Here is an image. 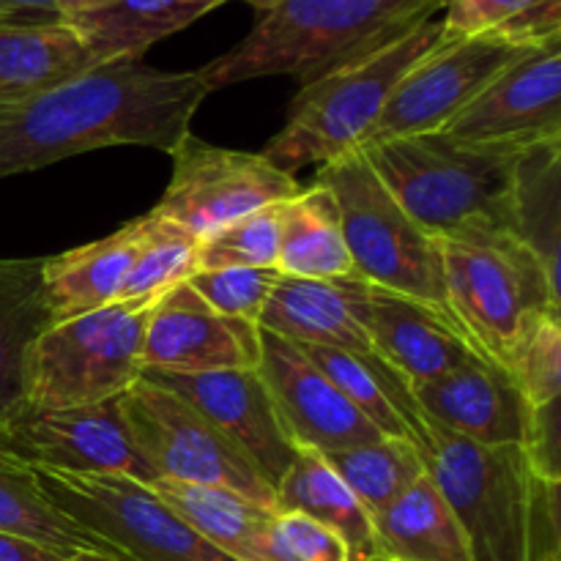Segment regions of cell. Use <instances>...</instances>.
I'll return each mask as SVG.
<instances>
[{
	"label": "cell",
	"instance_id": "cell-17",
	"mask_svg": "<svg viewBox=\"0 0 561 561\" xmlns=\"http://www.w3.org/2000/svg\"><path fill=\"white\" fill-rule=\"evenodd\" d=\"M159 387H168L201 411L236 453L272 488L279 485L299 447L285 431L266 383L257 370H219L201 376H164L142 373Z\"/></svg>",
	"mask_w": 561,
	"mask_h": 561
},
{
	"label": "cell",
	"instance_id": "cell-7",
	"mask_svg": "<svg viewBox=\"0 0 561 561\" xmlns=\"http://www.w3.org/2000/svg\"><path fill=\"white\" fill-rule=\"evenodd\" d=\"M444 288L455 323L482 356L504 365L535 318L559 312V283L510 233L442 241Z\"/></svg>",
	"mask_w": 561,
	"mask_h": 561
},
{
	"label": "cell",
	"instance_id": "cell-37",
	"mask_svg": "<svg viewBox=\"0 0 561 561\" xmlns=\"http://www.w3.org/2000/svg\"><path fill=\"white\" fill-rule=\"evenodd\" d=\"M279 279L277 268H201L186 279L192 290L206 301L219 316L236 318V321L255 323L266 307L268 294Z\"/></svg>",
	"mask_w": 561,
	"mask_h": 561
},
{
	"label": "cell",
	"instance_id": "cell-20",
	"mask_svg": "<svg viewBox=\"0 0 561 561\" xmlns=\"http://www.w3.org/2000/svg\"><path fill=\"white\" fill-rule=\"evenodd\" d=\"M367 329L376 354L411 387L436 381L474 356H482L463 329L447 316L425 301L378 285H370Z\"/></svg>",
	"mask_w": 561,
	"mask_h": 561
},
{
	"label": "cell",
	"instance_id": "cell-26",
	"mask_svg": "<svg viewBox=\"0 0 561 561\" xmlns=\"http://www.w3.org/2000/svg\"><path fill=\"white\" fill-rule=\"evenodd\" d=\"M373 526L383 561H471L463 526L431 471L373 515Z\"/></svg>",
	"mask_w": 561,
	"mask_h": 561
},
{
	"label": "cell",
	"instance_id": "cell-32",
	"mask_svg": "<svg viewBox=\"0 0 561 561\" xmlns=\"http://www.w3.org/2000/svg\"><path fill=\"white\" fill-rule=\"evenodd\" d=\"M334 474L351 488L362 507L378 515L394 502L405 488L427 474V460L422 449L409 438H387L323 455Z\"/></svg>",
	"mask_w": 561,
	"mask_h": 561
},
{
	"label": "cell",
	"instance_id": "cell-18",
	"mask_svg": "<svg viewBox=\"0 0 561 561\" xmlns=\"http://www.w3.org/2000/svg\"><path fill=\"white\" fill-rule=\"evenodd\" d=\"M411 392L425 420L453 436L480 447H529L535 409L499 362L474 356Z\"/></svg>",
	"mask_w": 561,
	"mask_h": 561
},
{
	"label": "cell",
	"instance_id": "cell-4",
	"mask_svg": "<svg viewBox=\"0 0 561 561\" xmlns=\"http://www.w3.org/2000/svg\"><path fill=\"white\" fill-rule=\"evenodd\" d=\"M524 151L463 146L442 131L362 148L403 211L438 241L515 236V173Z\"/></svg>",
	"mask_w": 561,
	"mask_h": 561
},
{
	"label": "cell",
	"instance_id": "cell-8",
	"mask_svg": "<svg viewBox=\"0 0 561 561\" xmlns=\"http://www.w3.org/2000/svg\"><path fill=\"white\" fill-rule=\"evenodd\" d=\"M153 301H113L49 323L25 359V405L77 409L121 398L142 378V337Z\"/></svg>",
	"mask_w": 561,
	"mask_h": 561
},
{
	"label": "cell",
	"instance_id": "cell-35",
	"mask_svg": "<svg viewBox=\"0 0 561 561\" xmlns=\"http://www.w3.org/2000/svg\"><path fill=\"white\" fill-rule=\"evenodd\" d=\"M279 239H283V203L257 208L201 241L197 272L228 266L277 268Z\"/></svg>",
	"mask_w": 561,
	"mask_h": 561
},
{
	"label": "cell",
	"instance_id": "cell-5",
	"mask_svg": "<svg viewBox=\"0 0 561 561\" xmlns=\"http://www.w3.org/2000/svg\"><path fill=\"white\" fill-rule=\"evenodd\" d=\"M444 36L438 16L398 42L299 88L288 121L268 140L263 157L294 175L310 164H329L370 140L389 96L405 71Z\"/></svg>",
	"mask_w": 561,
	"mask_h": 561
},
{
	"label": "cell",
	"instance_id": "cell-11",
	"mask_svg": "<svg viewBox=\"0 0 561 561\" xmlns=\"http://www.w3.org/2000/svg\"><path fill=\"white\" fill-rule=\"evenodd\" d=\"M170 157L173 175L151 211L184 228L197 241L233 219L277 206L301 192L299 181L274 168L263 153L211 146L192 131L181 137Z\"/></svg>",
	"mask_w": 561,
	"mask_h": 561
},
{
	"label": "cell",
	"instance_id": "cell-16",
	"mask_svg": "<svg viewBox=\"0 0 561 561\" xmlns=\"http://www.w3.org/2000/svg\"><path fill=\"white\" fill-rule=\"evenodd\" d=\"M255 370L296 447L329 455L381 438L290 340L261 329V359Z\"/></svg>",
	"mask_w": 561,
	"mask_h": 561
},
{
	"label": "cell",
	"instance_id": "cell-31",
	"mask_svg": "<svg viewBox=\"0 0 561 561\" xmlns=\"http://www.w3.org/2000/svg\"><path fill=\"white\" fill-rule=\"evenodd\" d=\"M561 140L526 148L515 173V236L540 257L559 283L561 236Z\"/></svg>",
	"mask_w": 561,
	"mask_h": 561
},
{
	"label": "cell",
	"instance_id": "cell-2",
	"mask_svg": "<svg viewBox=\"0 0 561 561\" xmlns=\"http://www.w3.org/2000/svg\"><path fill=\"white\" fill-rule=\"evenodd\" d=\"M442 5L444 0H279L197 77L208 93L277 75L305 88L398 42Z\"/></svg>",
	"mask_w": 561,
	"mask_h": 561
},
{
	"label": "cell",
	"instance_id": "cell-36",
	"mask_svg": "<svg viewBox=\"0 0 561 561\" xmlns=\"http://www.w3.org/2000/svg\"><path fill=\"white\" fill-rule=\"evenodd\" d=\"M510 376L515 378L531 409H546L559 403L561 392V321L559 312H546L529 323L507 362Z\"/></svg>",
	"mask_w": 561,
	"mask_h": 561
},
{
	"label": "cell",
	"instance_id": "cell-40",
	"mask_svg": "<svg viewBox=\"0 0 561 561\" xmlns=\"http://www.w3.org/2000/svg\"><path fill=\"white\" fill-rule=\"evenodd\" d=\"M244 3H250L252 9H257L263 14V11H268L274 3H279V0H244Z\"/></svg>",
	"mask_w": 561,
	"mask_h": 561
},
{
	"label": "cell",
	"instance_id": "cell-39",
	"mask_svg": "<svg viewBox=\"0 0 561 561\" xmlns=\"http://www.w3.org/2000/svg\"><path fill=\"white\" fill-rule=\"evenodd\" d=\"M55 553L0 531V561H53Z\"/></svg>",
	"mask_w": 561,
	"mask_h": 561
},
{
	"label": "cell",
	"instance_id": "cell-9",
	"mask_svg": "<svg viewBox=\"0 0 561 561\" xmlns=\"http://www.w3.org/2000/svg\"><path fill=\"white\" fill-rule=\"evenodd\" d=\"M31 469L49 502L113 548L121 561H236L203 540L142 482Z\"/></svg>",
	"mask_w": 561,
	"mask_h": 561
},
{
	"label": "cell",
	"instance_id": "cell-34",
	"mask_svg": "<svg viewBox=\"0 0 561 561\" xmlns=\"http://www.w3.org/2000/svg\"><path fill=\"white\" fill-rule=\"evenodd\" d=\"M142 244L121 285L118 301H153L197 272L201 241L195 236L153 211L142 214Z\"/></svg>",
	"mask_w": 561,
	"mask_h": 561
},
{
	"label": "cell",
	"instance_id": "cell-24",
	"mask_svg": "<svg viewBox=\"0 0 561 561\" xmlns=\"http://www.w3.org/2000/svg\"><path fill=\"white\" fill-rule=\"evenodd\" d=\"M99 66L96 55L58 16H0V102H22Z\"/></svg>",
	"mask_w": 561,
	"mask_h": 561
},
{
	"label": "cell",
	"instance_id": "cell-19",
	"mask_svg": "<svg viewBox=\"0 0 561 561\" xmlns=\"http://www.w3.org/2000/svg\"><path fill=\"white\" fill-rule=\"evenodd\" d=\"M370 283L354 274L345 279L285 277L274 283L257 327L299 345L378 356L367 329Z\"/></svg>",
	"mask_w": 561,
	"mask_h": 561
},
{
	"label": "cell",
	"instance_id": "cell-12",
	"mask_svg": "<svg viewBox=\"0 0 561 561\" xmlns=\"http://www.w3.org/2000/svg\"><path fill=\"white\" fill-rule=\"evenodd\" d=\"M526 53L531 49L499 36L444 33L442 42L427 49L398 82L365 146L442 131Z\"/></svg>",
	"mask_w": 561,
	"mask_h": 561
},
{
	"label": "cell",
	"instance_id": "cell-22",
	"mask_svg": "<svg viewBox=\"0 0 561 561\" xmlns=\"http://www.w3.org/2000/svg\"><path fill=\"white\" fill-rule=\"evenodd\" d=\"M299 348L381 436L409 438L427 460L433 449L431 422L416 405L411 383L398 370H392L381 356H354L323 345Z\"/></svg>",
	"mask_w": 561,
	"mask_h": 561
},
{
	"label": "cell",
	"instance_id": "cell-23",
	"mask_svg": "<svg viewBox=\"0 0 561 561\" xmlns=\"http://www.w3.org/2000/svg\"><path fill=\"white\" fill-rule=\"evenodd\" d=\"M146 222L131 219L115 233L82 244L77 250L44 257V296L53 323L118 301V290L142 244Z\"/></svg>",
	"mask_w": 561,
	"mask_h": 561
},
{
	"label": "cell",
	"instance_id": "cell-41",
	"mask_svg": "<svg viewBox=\"0 0 561 561\" xmlns=\"http://www.w3.org/2000/svg\"><path fill=\"white\" fill-rule=\"evenodd\" d=\"M542 561H561V553H548V557Z\"/></svg>",
	"mask_w": 561,
	"mask_h": 561
},
{
	"label": "cell",
	"instance_id": "cell-42",
	"mask_svg": "<svg viewBox=\"0 0 561 561\" xmlns=\"http://www.w3.org/2000/svg\"><path fill=\"white\" fill-rule=\"evenodd\" d=\"M53 561H80V559H60V557H55Z\"/></svg>",
	"mask_w": 561,
	"mask_h": 561
},
{
	"label": "cell",
	"instance_id": "cell-3",
	"mask_svg": "<svg viewBox=\"0 0 561 561\" xmlns=\"http://www.w3.org/2000/svg\"><path fill=\"white\" fill-rule=\"evenodd\" d=\"M427 471L463 526L471 561H542L561 553L559 482L524 447H480L431 422Z\"/></svg>",
	"mask_w": 561,
	"mask_h": 561
},
{
	"label": "cell",
	"instance_id": "cell-15",
	"mask_svg": "<svg viewBox=\"0 0 561 561\" xmlns=\"http://www.w3.org/2000/svg\"><path fill=\"white\" fill-rule=\"evenodd\" d=\"M261 327L219 316L186 283L159 296L142 337V373L201 376L255 370Z\"/></svg>",
	"mask_w": 561,
	"mask_h": 561
},
{
	"label": "cell",
	"instance_id": "cell-14",
	"mask_svg": "<svg viewBox=\"0 0 561 561\" xmlns=\"http://www.w3.org/2000/svg\"><path fill=\"white\" fill-rule=\"evenodd\" d=\"M442 135L463 146L518 151L561 140V42L507 66Z\"/></svg>",
	"mask_w": 561,
	"mask_h": 561
},
{
	"label": "cell",
	"instance_id": "cell-1",
	"mask_svg": "<svg viewBox=\"0 0 561 561\" xmlns=\"http://www.w3.org/2000/svg\"><path fill=\"white\" fill-rule=\"evenodd\" d=\"M208 96L197 71L104 60L22 102H0V179L110 146L173 151Z\"/></svg>",
	"mask_w": 561,
	"mask_h": 561
},
{
	"label": "cell",
	"instance_id": "cell-27",
	"mask_svg": "<svg viewBox=\"0 0 561 561\" xmlns=\"http://www.w3.org/2000/svg\"><path fill=\"white\" fill-rule=\"evenodd\" d=\"M0 531L33 542L60 559H113L118 553L66 518L38 485L25 460L0 444Z\"/></svg>",
	"mask_w": 561,
	"mask_h": 561
},
{
	"label": "cell",
	"instance_id": "cell-21",
	"mask_svg": "<svg viewBox=\"0 0 561 561\" xmlns=\"http://www.w3.org/2000/svg\"><path fill=\"white\" fill-rule=\"evenodd\" d=\"M222 3L228 0H60L55 16L104 64L142 58L153 44L184 31Z\"/></svg>",
	"mask_w": 561,
	"mask_h": 561
},
{
	"label": "cell",
	"instance_id": "cell-25",
	"mask_svg": "<svg viewBox=\"0 0 561 561\" xmlns=\"http://www.w3.org/2000/svg\"><path fill=\"white\" fill-rule=\"evenodd\" d=\"M274 513H301L329 526L348 546L351 561H383L373 515L321 453L299 447L290 469L274 488Z\"/></svg>",
	"mask_w": 561,
	"mask_h": 561
},
{
	"label": "cell",
	"instance_id": "cell-6",
	"mask_svg": "<svg viewBox=\"0 0 561 561\" xmlns=\"http://www.w3.org/2000/svg\"><path fill=\"white\" fill-rule=\"evenodd\" d=\"M316 181L337 203L354 272L378 288L425 301L455 323L444 288L442 241L403 211L362 148L321 164Z\"/></svg>",
	"mask_w": 561,
	"mask_h": 561
},
{
	"label": "cell",
	"instance_id": "cell-13",
	"mask_svg": "<svg viewBox=\"0 0 561 561\" xmlns=\"http://www.w3.org/2000/svg\"><path fill=\"white\" fill-rule=\"evenodd\" d=\"M0 444L20 460L66 474L159 480L121 414V398L77 409H31L22 405L3 427Z\"/></svg>",
	"mask_w": 561,
	"mask_h": 561
},
{
	"label": "cell",
	"instance_id": "cell-38",
	"mask_svg": "<svg viewBox=\"0 0 561 561\" xmlns=\"http://www.w3.org/2000/svg\"><path fill=\"white\" fill-rule=\"evenodd\" d=\"M60 0H0V16L9 20H42L55 16Z\"/></svg>",
	"mask_w": 561,
	"mask_h": 561
},
{
	"label": "cell",
	"instance_id": "cell-29",
	"mask_svg": "<svg viewBox=\"0 0 561 561\" xmlns=\"http://www.w3.org/2000/svg\"><path fill=\"white\" fill-rule=\"evenodd\" d=\"M148 488L225 557L236 561H268V529H272L274 510L222 488L186 485L162 477L148 482Z\"/></svg>",
	"mask_w": 561,
	"mask_h": 561
},
{
	"label": "cell",
	"instance_id": "cell-28",
	"mask_svg": "<svg viewBox=\"0 0 561 561\" xmlns=\"http://www.w3.org/2000/svg\"><path fill=\"white\" fill-rule=\"evenodd\" d=\"M44 257H0V427L25 405V359L53 323Z\"/></svg>",
	"mask_w": 561,
	"mask_h": 561
},
{
	"label": "cell",
	"instance_id": "cell-10",
	"mask_svg": "<svg viewBox=\"0 0 561 561\" xmlns=\"http://www.w3.org/2000/svg\"><path fill=\"white\" fill-rule=\"evenodd\" d=\"M121 414L157 477L222 488L274 510V488L236 453L233 444L184 398L142 376L121 394Z\"/></svg>",
	"mask_w": 561,
	"mask_h": 561
},
{
	"label": "cell",
	"instance_id": "cell-33",
	"mask_svg": "<svg viewBox=\"0 0 561 561\" xmlns=\"http://www.w3.org/2000/svg\"><path fill=\"white\" fill-rule=\"evenodd\" d=\"M447 36H499L518 47L561 42V0H444Z\"/></svg>",
	"mask_w": 561,
	"mask_h": 561
},
{
	"label": "cell",
	"instance_id": "cell-30",
	"mask_svg": "<svg viewBox=\"0 0 561 561\" xmlns=\"http://www.w3.org/2000/svg\"><path fill=\"white\" fill-rule=\"evenodd\" d=\"M277 272L299 279H345L356 274L337 203L318 181L283 203Z\"/></svg>",
	"mask_w": 561,
	"mask_h": 561
}]
</instances>
